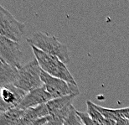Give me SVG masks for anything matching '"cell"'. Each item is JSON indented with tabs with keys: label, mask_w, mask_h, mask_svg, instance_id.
Segmentation results:
<instances>
[{
	"label": "cell",
	"mask_w": 129,
	"mask_h": 125,
	"mask_svg": "<svg viewBox=\"0 0 129 125\" xmlns=\"http://www.w3.org/2000/svg\"><path fill=\"white\" fill-rule=\"evenodd\" d=\"M29 45H33L45 53L58 57L64 64L71 61L70 52L66 45L61 43L55 35L38 31L26 39Z\"/></svg>",
	"instance_id": "obj_1"
},
{
	"label": "cell",
	"mask_w": 129,
	"mask_h": 125,
	"mask_svg": "<svg viewBox=\"0 0 129 125\" xmlns=\"http://www.w3.org/2000/svg\"><path fill=\"white\" fill-rule=\"evenodd\" d=\"M30 47L32 48L35 59L37 60L42 71L54 77L62 79L71 84L77 85L73 76L66 67V65L63 61H61L58 57L45 53L33 45H30Z\"/></svg>",
	"instance_id": "obj_2"
},
{
	"label": "cell",
	"mask_w": 129,
	"mask_h": 125,
	"mask_svg": "<svg viewBox=\"0 0 129 125\" xmlns=\"http://www.w3.org/2000/svg\"><path fill=\"white\" fill-rule=\"evenodd\" d=\"M41 71L42 69L40 68L37 60L34 59L19 69L14 85L26 93L43 87Z\"/></svg>",
	"instance_id": "obj_3"
},
{
	"label": "cell",
	"mask_w": 129,
	"mask_h": 125,
	"mask_svg": "<svg viewBox=\"0 0 129 125\" xmlns=\"http://www.w3.org/2000/svg\"><path fill=\"white\" fill-rule=\"evenodd\" d=\"M41 81L46 91L53 98H59L71 95H79L78 85L69 83L62 79L54 77L44 71H41Z\"/></svg>",
	"instance_id": "obj_4"
},
{
	"label": "cell",
	"mask_w": 129,
	"mask_h": 125,
	"mask_svg": "<svg viewBox=\"0 0 129 125\" xmlns=\"http://www.w3.org/2000/svg\"><path fill=\"white\" fill-rule=\"evenodd\" d=\"M24 24L13 16V14L0 4V35L19 42L24 33Z\"/></svg>",
	"instance_id": "obj_5"
},
{
	"label": "cell",
	"mask_w": 129,
	"mask_h": 125,
	"mask_svg": "<svg viewBox=\"0 0 129 125\" xmlns=\"http://www.w3.org/2000/svg\"><path fill=\"white\" fill-rule=\"evenodd\" d=\"M22 51L19 43L0 35V58L10 66L20 69Z\"/></svg>",
	"instance_id": "obj_6"
},
{
	"label": "cell",
	"mask_w": 129,
	"mask_h": 125,
	"mask_svg": "<svg viewBox=\"0 0 129 125\" xmlns=\"http://www.w3.org/2000/svg\"><path fill=\"white\" fill-rule=\"evenodd\" d=\"M26 95V92L9 84L0 89V113L17 108Z\"/></svg>",
	"instance_id": "obj_7"
},
{
	"label": "cell",
	"mask_w": 129,
	"mask_h": 125,
	"mask_svg": "<svg viewBox=\"0 0 129 125\" xmlns=\"http://www.w3.org/2000/svg\"><path fill=\"white\" fill-rule=\"evenodd\" d=\"M54 99L53 97L49 93L45 87H39L37 89L33 90L31 92L26 93L25 97L20 104L18 107V108L22 109V110H26V109L36 108L38 106L46 104L48 102Z\"/></svg>",
	"instance_id": "obj_8"
},
{
	"label": "cell",
	"mask_w": 129,
	"mask_h": 125,
	"mask_svg": "<svg viewBox=\"0 0 129 125\" xmlns=\"http://www.w3.org/2000/svg\"><path fill=\"white\" fill-rule=\"evenodd\" d=\"M19 69L10 66L0 58V89L9 84H14Z\"/></svg>",
	"instance_id": "obj_9"
},
{
	"label": "cell",
	"mask_w": 129,
	"mask_h": 125,
	"mask_svg": "<svg viewBox=\"0 0 129 125\" xmlns=\"http://www.w3.org/2000/svg\"><path fill=\"white\" fill-rule=\"evenodd\" d=\"M77 97V95H71V96H66V97L55 98L51 101L48 102L45 104L46 108L48 110L49 116L57 113V112L62 110L66 107L71 105L72 102Z\"/></svg>",
	"instance_id": "obj_10"
},
{
	"label": "cell",
	"mask_w": 129,
	"mask_h": 125,
	"mask_svg": "<svg viewBox=\"0 0 129 125\" xmlns=\"http://www.w3.org/2000/svg\"><path fill=\"white\" fill-rule=\"evenodd\" d=\"M24 110L14 108L0 113V125H19Z\"/></svg>",
	"instance_id": "obj_11"
},
{
	"label": "cell",
	"mask_w": 129,
	"mask_h": 125,
	"mask_svg": "<svg viewBox=\"0 0 129 125\" xmlns=\"http://www.w3.org/2000/svg\"><path fill=\"white\" fill-rule=\"evenodd\" d=\"M87 106V114L94 122L99 125H107V119L102 116V114L100 113L97 109L95 108L93 103L91 101H86Z\"/></svg>",
	"instance_id": "obj_12"
},
{
	"label": "cell",
	"mask_w": 129,
	"mask_h": 125,
	"mask_svg": "<svg viewBox=\"0 0 129 125\" xmlns=\"http://www.w3.org/2000/svg\"><path fill=\"white\" fill-rule=\"evenodd\" d=\"M93 104H94L95 108L102 114V116L104 117L106 119H112V120L117 121L118 119L121 118L120 115L117 113V109L103 108V107L97 105V104H95V103H93Z\"/></svg>",
	"instance_id": "obj_13"
},
{
	"label": "cell",
	"mask_w": 129,
	"mask_h": 125,
	"mask_svg": "<svg viewBox=\"0 0 129 125\" xmlns=\"http://www.w3.org/2000/svg\"><path fill=\"white\" fill-rule=\"evenodd\" d=\"M63 125H84L81 118H80L79 115L77 114V110L74 107L72 108L68 117H67L66 119L64 120Z\"/></svg>",
	"instance_id": "obj_14"
},
{
	"label": "cell",
	"mask_w": 129,
	"mask_h": 125,
	"mask_svg": "<svg viewBox=\"0 0 129 125\" xmlns=\"http://www.w3.org/2000/svg\"><path fill=\"white\" fill-rule=\"evenodd\" d=\"M77 114L79 115V117L81 118L82 123H83L84 125H99L98 123H96V122H94L92 119L90 118L89 115L86 113H83V112H79L77 111Z\"/></svg>",
	"instance_id": "obj_15"
},
{
	"label": "cell",
	"mask_w": 129,
	"mask_h": 125,
	"mask_svg": "<svg viewBox=\"0 0 129 125\" xmlns=\"http://www.w3.org/2000/svg\"><path fill=\"white\" fill-rule=\"evenodd\" d=\"M117 111L121 118H126L129 120V107L124 108H117Z\"/></svg>",
	"instance_id": "obj_16"
},
{
	"label": "cell",
	"mask_w": 129,
	"mask_h": 125,
	"mask_svg": "<svg viewBox=\"0 0 129 125\" xmlns=\"http://www.w3.org/2000/svg\"><path fill=\"white\" fill-rule=\"evenodd\" d=\"M127 121H128L127 119L121 118L120 119H118V120L117 121V124L116 125H127Z\"/></svg>",
	"instance_id": "obj_17"
},
{
	"label": "cell",
	"mask_w": 129,
	"mask_h": 125,
	"mask_svg": "<svg viewBox=\"0 0 129 125\" xmlns=\"http://www.w3.org/2000/svg\"><path fill=\"white\" fill-rule=\"evenodd\" d=\"M127 125H129V120L127 121Z\"/></svg>",
	"instance_id": "obj_18"
},
{
	"label": "cell",
	"mask_w": 129,
	"mask_h": 125,
	"mask_svg": "<svg viewBox=\"0 0 129 125\" xmlns=\"http://www.w3.org/2000/svg\"></svg>",
	"instance_id": "obj_19"
}]
</instances>
